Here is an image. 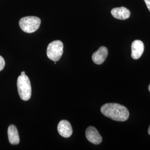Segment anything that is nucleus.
Here are the masks:
<instances>
[{
  "instance_id": "obj_14",
  "label": "nucleus",
  "mask_w": 150,
  "mask_h": 150,
  "mask_svg": "<svg viewBox=\"0 0 150 150\" xmlns=\"http://www.w3.org/2000/svg\"><path fill=\"white\" fill-rule=\"evenodd\" d=\"M148 132H149V134H150V125L149 129H148Z\"/></svg>"
},
{
  "instance_id": "obj_13",
  "label": "nucleus",
  "mask_w": 150,
  "mask_h": 150,
  "mask_svg": "<svg viewBox=\"0 0 150 150\" xmlns=\"http://www.w3.org/2000/svg\"><path fill=\"white\" fill-rule=\"evenodd\" d=\"M21 75H26L25 74V71H22L21 72Z\"/></svg>"
},
{
  "instance_id": "obj_12",
  "label": "nucleus",
  "mask_w": 150,
  "mask_h": 150,
  "mask_svg": "<svg viewBox=\"0 0 150 150\" xmlns=\"http://www.w3.org/2000/svg\"><path fill=\"white\" fill-rule=\"evenodd\" d=\"M144 1H145V4L147 6L150 12V0H144Z\"/></svg>"
},
{
  "instance_id": "obj_11",
  "label": "nucleus",
  "mask_w": 150,
  "mask_h": 150,
  "mask_svg": "<svg viewBox=\"0 0 150 150\" xmlns=\"http://www.w3.org/2000/svg\"><path fill=\"white\" fill-rule=\"evenodd\" d=\"M5 66V60L1 56H0V71H1L4 69Z\"/></svg>"
},
{
  "instance_id": "obj_15",
  "label": "nucleus",
  "mask_w": 150,
  "mask_h": 150,
  "mask_svg": "<svg viewBox=\"0 0 150 150\" xmlns=\"http://www.w3.org/2000/svg\"><path fill=\"white\" fill-rule=\"evenodd\" d=\"M149 91H150V85H149Z\"/></svg>"
},
{
  "instance_id": "obj_7",
  "label": "nucleus",
  "mask_w": 150,
  "mask_h": 150,
  "mask_svg": "<svg viewBox=\"0 0 150 150\" xmlns=\"http://www.w3.org/2000/svg\"><path fill=\"white\" fill-rule=\"evenodd\" d=\"M57 129L59 134L65 138L70 137L73 132L71 124L67 120H61L58 125Z\"/></svg>"
},
{
  "instance_id": "obj_4",
  "label": "nucleus",
  "mask_w": 150,
  "mask_h": 150,
  "mask_svg": "<svg viewBox=\"0 0 150 150\" xmlns=\"http://www.w3.org/2000/svg\"><path fill=\"white\" fill-rule=\"evenodd\" d=\"M64 52V45L59 40L54 41L48 45L47 55L49 59L56 62L61 57Z\"/></svg>"
},
{
  "instance_id": "obj_2",
  "label": "nucleus",
  "mask_w": 150,
  "mask_h": 150,
  "mask_svg": "<svg viewBox=\"0 0 150 150\" xmlns=\"http://www.w3.org/2000/svg\"><path fill=\"white\" fill-rule=\"evenodd\" d=\"M17 86L19 96L22 100L27 101L31 96V86L28 77L20 75L17 79Z\"/></svg>"
},
{
  "instance_id": "obj_8",
  "label": "nucleus",
  "mask_w": 150,
  "mask_h": 150,
  "mask_svg": "<svg viewBox=\"0 0 150 150\" xmlns=\"http://www.w3.org/2000/svg\"><path fill=\"white\" fill-rule=\"evenodd\" d=\"M108 55V50L105 46H101L94 52L92 56V59L95 64H101L104 62Z\"/></svg>"
},
{
  "instance_id": "obj_1",
  "label": "nucleus",
  "mask_w": 150,
  "mask_h": 150,
  "mask_svg": "<svg viewBox=\"0 0 150 150\" xmlns=\"http://www.w3.org/2000/svg\"><path fill=\"white\" fill-rule=\"evenodd\" d=\"M101 111L106 117L117 121H125L129 117L128 109L118 103H109L103 105Z\"/></svg>"
},
{
  "instance_id": "obj_6",
  "label": "nucleus",
  "mask_w": 150,
  "mask_h": 150,
  "mask_svg": "<svg viewBox=\"0 0 150 150\" xmlns=\"http://www.w3.org/2000/svg\"><path fill=\"white\" fill-rule=\"evenodd\" d=\"M144 44L140 40H135L131 45V57L137 59L141 57L144 51Z\"/></svg>"
},
{
  "instance_id": "obj_5",
  "label": "nucleus",
  "mask_w": 150,
  "mask_h": 150,
  "mask_svg": "<svg viewBox=\"0 0 150 150\" xmlns=\"http://www.w3.org/2000/svg\"><path fill=\"white\" fill-rule=\"evenodd\" d=\"M86 137L88 141L94 145H99L102 141L101 136L95 127H88L86 130Z\"/></svg>"
},
{
  "instance_id": "obj_10",
  "label": "nucleus",
  "mask_w": 150,
  "mask_h": 150,
  "mask_svg": "<svg viewBox=\"0 0 150 150\" xmlns=\"http://www.w3.org/2000/svg\"><path fill=\"white\" fill-rule=\"evenodd\" d=\"M8 137L12 145H17L20 142V137L15 126L11 125L8 128Z\"/></svg>"
},
{
  "instance_id": "obj_9",
  "label": "nucleus",
  "mask_w": 150,
  "mask_h": 150,
  "mask_svg": "<svg viewBox=\"0 0 150 150\" xmlns=\"http://www.w3.org/2000/svg\"><path fill=\"white\" fill-rule=\"evenodd\" d=\"M111 15L116 19L124 20L129 18L131 12L127 8L125 7L114 8L111 10Z\"/></svg>"
},
{
  "instance_id": "obj_3",
  "label": "nucleus",
  "mask_w": 150,
  "mask_h": 150,
  "mask_svg": "<svg viewBox=\"0 0 150 150\" xmlns=\"http://www.w3.org/2000/svg\"><path fill=\"white\" fill-rule=\"evenodd\" d=\"M41 22V19L38 17L27 16L20 19L19 25L23 31L31 33L38 30L40 26Z\"/></svg>"
}]
</instances>
